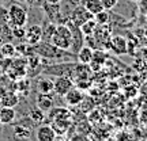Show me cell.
I'll list each match as a JSON object with an SVG mask.
<instances>
[{"mask_svg": "<svg viewBox=\"0 0 147 141\" xmlns=\"http://www.w3.org/2000/svg\"><path fill=\"white\" fill-rule=\"evenodd\" d=\"M51 43L55 45L59 49L63 50H69L71 45H72V31L67 25H57L56 30L53 33L52 38H51Z\"/></svg>", "mask_w": 147, "mask_h": 141, "instance_id": "6da1fadb", "label": "cell"}, {"mask_svg": "<svg viewBox=\"0 0 147 141\" xmlns=\"http://www.w3.org/2000/svg\"><path fill=\"white\" fill-rule=\"evenodd\" d=\"M7 18H8V25L11 27H25L29 21L26 8L18 3H14L8 7Z\"/></svg>", "mask_w": 147, "mask_h": 141, "instance_id": "7a4b0ae2", "label": "cell"}, {"mask_svg": "<svg viewBox=\"0 0 147 141\" xmlns=\"http://www.w3.org/2000/svg\"><path fill=\"white\" fill-rule=\"evenodd\" d=\"M33 52L38 54L40 57H44V58H65L64 54H67L65 50L63 49H59L56 47L55 45H52L51 42H45V41H41L38 42L37 45L33 46Z\"/></svg>", "mask_w": 147, "mask_h": 141, "instance_id": "3957f363", "label": "cell"}, {"mask_svg": "<svg viewBox=\"0 0 147 141\" xmlns=\"http://www.w3.org/2000/svg\"><path fill=\"white\" fill-rule=\"evenodd\" d=\"M94 16L90 14L89 11L84 8L83 5H75L72 8V11H71V14H69V18H68V21L69 23H72L74 26H76V27H80L82 25H83L84 22H87L90 21V19H93Z\"/></svg>", "mask_w": 147, "mask_h": 141, "instance_id": "277c9868", "label": "cell"}, {"mask_svg": "<svg viewBox=\"0 0 147 141\" xmlns=\"http://www.w3.org/2000/svg\"><path fill=\"white\" fill-rule=\"evenodd\" d=\"M75 83H74L72 78L69 76H57L53 80V92L59 96H64L72 88Z\"/></svg>", "mask_w": 147, "mask_h": 141, "instance_id": "5b68a950", "label": "cell"}, {"mask_svg": "<svg viewBox=\"0 0 147 141\" xmlns=\"http://www.w3.org/2000/svg\"><path fill=\"white\" fill-rule=\"evenodd\" d=\"M25 41L29 46H34L38 42L42 41V27L40 25H32L26 30Z\"/></svg>", "mask_w": 147, "mask_h": 141, "instance_id": "8992f818", "label": "cell"}, {"mask_svg": "<svg viewBox=\"0 0 147 141\" xmlns=\"http://www.w3.org/2000/svg\"><path fill=\"white\" fill-rule=\"evenodd\" d=\"M75 64L71 63H64V64H56L52 65L48 69H45L47 75H55V76H69L71 72H74Z\"/></svg>", "mask_w": 147, "mask_h": 141, "instance_id": "52a82bcc", "label": "cell"}, {"mask_svg": "<svg viewBox=\"0 0 147 141\" xmlns=\"http://www.w3.org/2000/svg\"><path fill=\"white\" fill-rule=\"evenodd\" d=\"M57 136L56 130L52 125H40L36 129V140L37 141H53Z\"/></svg>", "mask_w": 147, "mask_h": 141, "instance_id": "ba28073f", "label": "cell"}, {"mask_svg": "<svg viewBox=\"0 0 147 141\" xmlns=\"http://www.w3.org/2000/svg\"><path fill=\"white\" fill-rule=\"evenodd\" d=\"M83 96H84V95H83V92H82V90L74 86L72 88L69 90V91L64 95L63 98H64V100H65V103H67V105H69V106H78L79 103L82 102Z\"/></svg>", "mask_w": 147, "mask_h": 141, "instance_id": "9c48e42d", "label": "cell"}, {"mask_svg": "<svg viewBox=\"0 0 147 141\" xmlns=\"http://www.w3.org/2000/svg\"><path fill=\"white\" fill-rule=\"evenodd\" d=\"M110 49L116 53V54H125L128 52V43H127V39L124 37H113L110 39Z\"/></svg>", "mask_w": 147, "mask_h": 141, "instance_id": "30bf717a", "label": "cell"}, {"mask_svg": "<svg viewBox=\"0 0 147 141\" xmlns=\"http://www.w3.org/2000/svg\"><path fill=\"white\" fill-rule=\"evenodd\" d=\"M36 106L44 113H48L53 109V99L51 98V94H38L36 99Z\"/></svg>", "mask_w": 147, "mask_h": 141, "instance_id": "8fae6325", "label": "cell"}, {"mask_svg": "<svg viewBox=\"0 0 147 141\" xmlns=\"http://www.w3.org/2000/svg\"><path fill=\"white\" fill-rule=\"evenodd\" d=\"M16 118V111L14 107H7L1 106L0 107V124L3 125H10Z\"/></svg>", "mask_w": 147, "mask_h": 141, "instance_id": "7c38bea8", "label": "cell"}, {"mask_svg": "<svg viewBox=\"0 0 147 141\" xmlns=\"http://www.w3.org/2000/svg\"><path fill=\"white\" fill-rule=\"evenodd\" d=\"M79 4L83 5L93 16L97 15L101 11H104V5L101 3V0H80Z\"/></svg>", "mask_w": 147, "mask_h": 141, "instance_id": "4fadbf2b", "label": "cell"}, {"mask_svg": "<svg viewBox=\"0 0 147 141\" xmlns=\"http://www.w3.org/2000/svg\"><path fill=\"white\" fill-rule=\"evenodd\" d=\"M37 91L38 94H52L53 92V80L42 76L37 80Z\"/></svg>", "mask_w": 147, "mask_h": 141, "instance_id": "5bb4252c", "label": "cell"}, {"mask_svg": "<svg viewBox=\"0 0 147 141\" xmlns=\"http://www.w3.org/2000/svg\"><path fill=\"white\" fill-rule=\"evenodd\" d=\"M93 56H94L93 49H91L90 46H84V45L79 49L78 52H76V58H78V61L80 64H86V65L91 63Z\"/></svg>", "mask_w": 147, "mask_h": 141, "instance_id": "9a60e30c", "label": "cell"}, {"mask_svg": "<svg viewBox=\"0 0 147 141\" xmlns=\"http://www.w3.org/2000/svg\"><path fill=\"white\" fill-rule=\"evenodd\" d=\"M14 134H15L16 138H19V140H26L30 137L32 134V128L30 126H26L25 124H16L14 126Z\"/></svg>", "mask_w": 147, "mask_h": 141, "instance_id": "2e32d148", "label": "cell"}, {"mask_svg": "<svg viewBox=\"0 0 147 141\" xmlns=\"http://www.w3.org/2000/svg\"><path fill=\"white\" fill-rule=\"evenodd\" d=\"M97 22L94 21V18L93 19H90V21L84 22L83 25L80 26V31L83 33L84 37H90L93 35V34H95V30H97Z\"/></svg>", "mask_w": 147, "mask_h": 141, "instance_id": "e0dca14e", "label": "cell"}, {"mask_svg": "<svg viewBox=\"0 0 147 141\" xmlns=\"http://www.w3.org/2000/svg\"><path fill=\"white\" fill-rule=\"evenodd\" d=\"M29 120L32 121L33 124H41L42 121L45 120V113L36 106L34 109L29 111Z\"/></svg>", "mask_w": 147, "mask_h": 141, "instance_id": "ac0fdd59", "label": "cell"}, {"mask_svg": "<svg viewBox=\"0 0 147 141\" xmlns=\"http://www.w3.org/2000/svg\"><path fill=\"white\" fill-rule=\"evenodd\" d=\"M18 96H16L15 94H4V96H3V99H1V103H3V106H7V107H15L16 105H18Z\"/></svg>", "mask_w": 147, "mask_h": 141, "instance_id": "d6986e66", "label": "cell"}, {"mask_svg": "<svg viewBox=\"0 0 147 141\" xmlns=\"http://www.w3.org/2000/svg\"><path fill=\"white\" fill-rule=\"evenodd\" d=\"M94 21L97 22V25H101V26L109 23V14H108V11L104 10L101 12H98L97 15H94Z\"/></svg>", "mask_w": 147, "mask_h": 141, "instance_id": "ffe728a7", "label": "cell"}, {"mask_svg": "<svg viewBox=\"0 0 147 141\" xmlns=\"http://www.w3.org/2000/svg\"><path fill=\"white\" fill-rule=\"evenodd\" d=\"M11 34H12V37L16 38V39L25 41V34H26V30H25V27H12Z\"/></svg>", "mask_w": 147, "mask_h": 141, "instance_id": "44dd1931", "label": "cell"}, {"mask_svg": "<svg viewBox=\"0 0 147 141\" xmlns=\"http://www.w3.org/2000/svg\"><path fill=\"white\" fill-rule=\"evenodd\" d=\"M1 52H3V54L4 56H12V54H15L16 52V47L12 45V43H3L1 45Z\"/></svg>", "mask_w": 147, "mask_h": 141, "instance_id": "7402d4cb", "label": "cell"}, {"mask_svg": "<svg viewBox=\"0 0 147 141\" xmlns=\"http://www.w3.org/2000/svg\"><path fill=\"white\" fill-rule=\"evenodd\" d=\"M101 3L104 5V10L109 11V10H113L117 3H119V0H101Z\"/></svg>", "mask_w": 147, "mask_h": 141, "instance_id": "603a6c76", "label": "cell"}, {"mask_svg": "<svg viewBox=\"0 0 147 141\" xmlns=\"http://www.w3.org/2000/svg\"><path fill=\"white\" fill-rule=\"evenodd\" d=\"M45 3H48V4H60L63 0H44Z\"/></svg>", "mask_w": 147, "mask_h": 141, "instance_id": "cb8c5ba5", "label": "cell"}, {"mask_svg": "<svg viewBox=\"0 0 147 141\" xmlns=\"http://www.w3.org/2000/svg\"><path fill=\"white\" fill-rule=\"evenodd\" d=\"M53 141H64V140H61V138H59V137L56 136V138H55V140H53Z\"/></svg>", "mask_w": 147, "mask_h": 141, "instance_id": "d4e9b609", "label": "cell"}, {"mask_svg": "<svg viewBox=\"0 0 147 141\" xmlns=\"http://www.w3.org/2000/svg\"><path fill=\"white\" fill-rule=\"evenodd\" d=\"M144 87H147V83H146V84H144Z\"/></svg>", "mask_w": 147, "mask_h": 141, "instance_id": "484cf974", "label": "cell"}, {"mask_svg": "<svg viewBox=\"0 0 147 141\" xmlns=\"http://www.w3.org/2000/svg\"><path fill=\"white\" fill-rule=\"evenodd\" d=\"M76 1H80V0H76Z\"/></svg>", "mask_w": 147, "mask_h": 141, "instance_id": "4316f807", "label": "cell"}]
</instances>
